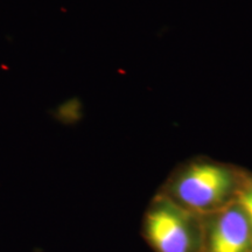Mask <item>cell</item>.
<instances>
[{"label":"cell","instance_id":"obj_1","mask_svg":"<svg viewBox=\"0 0 252 252\" xmlns=\"http://www.w3.org/2000/svg\"><path fill=\"white\" fill-rule=\"evenodd\" d=\"M251 176L237 166L200 158L179 166L160 191L203 216L236 202Z\"/></svg>","mask_w":252,"mask_h":252},{"label":"cell","instance_id":"obj_2","mask_svg":"<svg viewBox=\"0 0 252 252\" xmlns=\"http://www.w3.org/2000/svg\"><path fill=\"white\" fill-rule=\"evenodd\" d=\"M141 234L154 252H202V216L189 212L161 191L145 212Z\"/></svg>","mask_w":252,"mask_h":252},{"label":"cell","instance_id":"obj_3","mask_svg":"<svg viewBox=\"0 0 252 252\" xmlns=\"http://www.w3.org/2000/svg\"><path fill=\"white\" fill-rule=\"evenodd\" d=\"M202 252H252V224L238 202L202 216Z\"/></svg>","mask_w":252,"mask_h":252},{"label":"cell","instance_id":"obj_4","mask_svg":"<svg viewBox=\"0 0 252 252\" xmlns=\"http://www.w3.org/2000/svg\"><path fill=\"white\" fill-rule=\"evenodd\" d=\"M238 202L243 207L252 224V176L238 197Z\"/></svg>","mask_w":252,"mask_h":252}]
</instances>
